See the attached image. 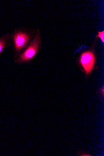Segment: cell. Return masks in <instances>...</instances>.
Masks as SVG:
<instances>
[{
    "instance_id": "cell-1",
    "label": "cell",
    "mask_w": 104,
    "mask_h": 156,
    "mask_svg": "<svg viewBox=\"0 0 104 156\" xmlns=\"http://www.w3.org/2000/svg\"><path fill=\"white\" fill-rule=\"evenodd\" d=\"M38 30L24 27H16L10 34L13 60L26 49L34 38Z\"/></svg>"
},
{
    "instance_id": "cell-2",
    "label": "cell",
    "mask_w": 104,
    "mask_h": 156,
    "mask_svg": "<svg viewBox=\"0 0 104 156\" xmlns=\"http://www.w3.org/2000/svg\"><path fill=\"white\" fill-rule=\"evenodd\" d=\"M41 37L40 31L38 29L36 34L31 43L16 59V64L21 65L30 63L37 54L41 51Z\"/></svg>"
},
{
    "instance_id": "cell-3",
    "label": "cell",
    "mask_w": 104,
    "mask_h": 156,
    "mask_svg": "<svg viewBox=\"0 0 104 156\" xmlns=\"http://www.w3.org/2000/svg\"><path fill=\"white\" fill-rule=\"evenodd\" d=\"M95 62V58L93 53L90 51L83 53L81 55L80 62L84 69L87 75L91 71Z\"/></svg>"
},
{
    "instance_id": "cell-4",
    "label": "cell",
    "mask_w": 104,
    "mask_h": 156,
    "mask_svg": "<svg viewBox=\"0 0 104 156\" xmlns=\"http://www.w3.org/2000/svg\"><path fill=\"white\" fill-rule=\"evenodd\" d=\"M11 45L10 33H6L0 37V55L2 54L6 48Z\"/></svg>"
},
{
    "instance_id": "cell-5",
    "label": "cell",
    "mask_w": 104,
    "mask_h": 156,
    "mask_svg": "<svg viewBox=\"0 0 104 156\" xmlns=\"http://www.w3.org/2000/svg\"><path fill=\"white\" fill-rule=\"evenodd\" d=\"M89 151L88 152V153L86 152L85 151H80L79 152L77 153V156H92V155L90 154H88Z\"/></svg>"
},
{
    "instance_id": "cell-6",
    "label": "cell",
    "mask_w": 104,
    "mask_h": 156,
    "mask_svg": "<svg viewBox=\"0 0 104 156\" xmlns=\"http://www.w3.org/2000/svg\"><path fill=\"white\" fill-rule=\"evenodd\" d=\"M99 35L97 37L100 38L103 43L104 42V31H103L102 32H98Z\"/></svg>"
}]
</instances>
